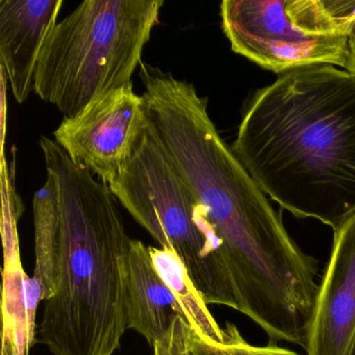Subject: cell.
Masks as SVG:
<instances>
[{"label":"cell","mask_w":355,"mask_h":355,"mask_svg":"<svg viewBox=\"0 0 355 355\" xmlns=\"http://www.w3.org/2000/svg\"><path fill=\"white\" fill-rule=\"evenodd\" d=\"M353 355H355V349H354V352H353Z\"/></svg>","instance_id":"obj_17"},{"label":"cell","mask_w":355,"mask_h":355,"mask_svg":"<svg viewBox=\"0 0 355 355\" xmlns=\"http://www.w3.org/2000/svg\"><path fill=\"white\" fill-rule=\"evenodd\" d=\"M1 355H30L36 343V315L44 300L40 282L24 271L16 228L3 230Z\"/></svg>","instance_id":"obj_10"},{"label":"cell","mask_w":355,"mask_h":355,"mask_svg":"<svg viewBox=\"0 0 355 355\" xmlns=\"http://www.w3.org/2000/svg\"><path fill=\"white\" fill-rule=\"evenodd\" d=\"M232 148L282 209L336 230L355 213V74L330 65L279 74L248 103Z\"/></svg>","instance_id":"obj_1"},{"label":"cell","mask_w":355,"mask_h":355,"mask_svg":"<svg viewBox=\"0 0 355 355\" xmlns=\"http://www.w3.org/2000/svg\"><path fill=\"white\" fill-rule=\"evenodd\" d=\"M148 250L155 271L178 299L192 330L211 342H222L223 328L211 315L180 257L170 249L149 246Z\"/></svg>","instance_id":"obj_12"},{"label":"cell","mask_w":355,"mask_h":355,"mask_svg":"<svg viewBox=\"0 0 355 355\" xmlns=\"http://www.w3.org/2000/svg\"><path fill=\"white\" fill-rule=\"evenodd\" d=\"M221 19L232 51L265 69H346L355 0H224Z\"/></svg>","instance_id":"obj_5"},{"label":"cell","mask_w":355,"mask_h":355,"mask_svg":"<svg viewBox=\"0 0 355 355\" xmlns=\"http://www.w3.org/2000/svg\"><path fill=\"white\" fill-rule=\"evenodd\" d=\"M224 340L211 342L197 334L191 328L190 355H300L292 349L278 346L276 343H268L266 346L249 344L234 324H225Z\"/></svg>","instance_id":"obj_14"},{"label":"cell","mask_w":355,"mask_h":355,"mask_svg":"<svg viewBox=\"0 0 355 355\" xmlns=\"http://www.w3.org/2000/svg\"><path fill=\"white\" fill-rule=\"evenodd\" d=\"M306 355H353L355 349V213L334 230L307 334Z\"/></svg>","instance_id":"obj_8"},{"label":"cell","mask_w":355,"mask_h":355,"mask_svg":"<svg viewBox=\"0 0 355 355\" xmlns=\"http://www.w3.org/2000/svg\"><path fill=\"white\" fill-rule=\"evenodd\" d=\"M109 188L161 248L180 257L205 302L224 305L209 249L211 228L202 207L148 123Z\"/></svg>","instance_id":"obj_6"},{"label":"cell","mask_w":355,"mask_h":355,"mask_svg":"<svg viewBox=\"0 0 355 355\" xmlns=\"http://www.w3.org/2000/svg\"><path fill=\"white\" fill-rule=\"evenodd\" d=\"M63 0H1L0 60L14 98L28 101L45 41L58 24Z\"/></svg>","instance_id":"obj_9"},{"label":"cell","mask_w":355,"mask_h":355,"mask_svg":"<svg viewBox=\"0 0 355 355\" xmlns=\"http://www.w3.org/2000/svg\"><path fill=\"white\" fill-rule=\"evenodd\" d=\"M163 0H86L45 41L34 92L64 118L132 84Z\"/></svg>","instance_id":"obj_4"},{"label":"cell","mask_w":355,"mask_h":355,"mask_svg":"<svg viewBox=\"0 0 355 355\" xmlns=\"http://www.w3.org/2000/svg\"><path fill=\"white\" fill-rule=\"evenodd\" d=\"M351 73L355 74V20L352 24L350 34V57H349L348 65L346 69Z\"/></svg>","instance_id":"obj_16"},{"label":"cell","mask_w":355,"mask_h":355,"mask_svg":"<svg viewBox=\"0 0 355 355\" xmlns=\"http://www.w3.org/2000/svg\"><path fill=\"white\" fill-rule=\"evenodd\" d=\"M35 263L34 277L44 290V300L51 298L58 288L59 249V200L57 184L51 174L34 196Z\"/></svg>","instance_id":"obj_13"},{"label":"cell","mask_w":355,"mask_h":355,"mask_svg":"<svg viewBox=\"0 0 355 355\" xmlns=\"http://www.w3.org/2000/svg\"><path fill=\"white\" fill-rule=\"evenodd\" d=\"M146 124L144 98L130 84L95 99L74 117L64 118L53 137L72 162L110 186Z\"/></svg>","instance_id":"obj_7"},{"label":"cell","mask_w":355,"mask_h":355,"mask_svg":"<svg viewBox=\"0 0 355 355\" xmlns=\"http://www.w3.org/2000/svg\"><path fill=\"white\" fill-rule=\"evenodd\" d=\"M128 327L150 346L165 336L174 320L184 313L169 286L155 271L148 247L132 240L128 271Z\"/></svg>","instance_id":"obj_11"},{"label":"cell","mask_w":355,"mask_h":355,"mask_svg":"<svg viewBox=\"0 0 355 355\" xmlns=\"http://www.w3.org/2000/svg\"><path fill=\"white\" fill-rule=\"evenodd\" d=\"M147 123L202 207L218 266L234 276L267 265L288 238L279 214L221 138L192 83L140 65Z\"/></svg>","instance_id":"obj_3"},{"label":"cell","mask_w":355,"mask_h":355,"mask_svg":"<svg viewBox=\"0 0 355 355\" xmlns=\"http://www.w3.org/2000/svg\"><path fill=\"white\" fill-rule=\"evenodd\" d=\"M40 146L59 200L58 288L39 342L53 355H113L128 327L132 239L109 186L47 137Z\"/></svg>","instance_id":"obj_2"},{"label":"cell","mask_w":355,"mask_h":355,"mask_svg":"<svg viewBox=\"0 0 355 355\" xmlns=\"http://www.w3.org/2000/svg\"><path fill=\"white\" fill-rule=\"evenodd\" d=\"M191 327L186 319L178 317L165 336L153 345V355H190Z\"/></svg>","instance_id":"obj_15"}]
</instances>
